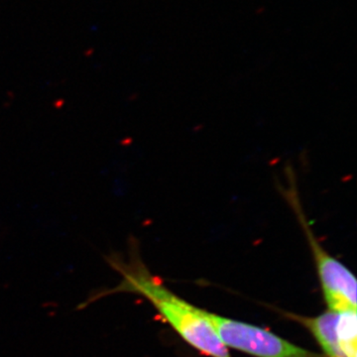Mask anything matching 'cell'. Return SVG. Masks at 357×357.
I'll use <instances>...</instances> for the list:
<instances>
[{
  "mask_svg": "<svg viewBox=\"0 0 357 357\" xmlns=\"http://www.w3.org/2000/svg\"><path fill=\"white\" fill-rule=\"evenodd\" d=\"M264 11V7H259V8H257V10H256V14H262Z\"/></svg>",
  "mask_w": 357,
  "mask_h": 357,
  "instance_id": "obj_6",
  "label": "cell"
},
{
  "mask_svg": "<svg viewBox=\"0 0 357 357\" xmlns=\"http://www.w3.org/2000/svg\"><path fill=\"white\" fill-rule=\"evenodd\" d=\"M285 173L287 185L279 183V191L287 202L289 206L292 208L306 236L328 311H356V276L349 268L331 255L319 243L316 234H314L311 223L307 220L306 211L303 208L293 167H286Z\"/></svg>",
  "mask_w": 357,
  "mask_h": 357,
  "instance_id": "obj_2",
  "label": "cell"
},
{
  "mask_svg": "<svg viewBox=\"0 0 357 357\" xmlns=\"http://www.w3.org/2000/svg\"><path fill=\"white\" fill-rule=\"evenodd\" d=\"M337 335L340 351L344 357H356V311L338 312Z\"/></svg>",
  "mask_w": 357,
  "mask_h": 357,
  "instance_id": "obj_5",
  "label": "cell"
},
{
  "mask_svg": "<svg viewBox=\"0 0 357 357\" xmlns=\"http://www.w3.org/2000/svg\"><path fill=\"white\" fill-rule=\"evenodd\" d=\"M139 246L138 239L130 236L128 258L119 252L103 256L105 262L121 275V280L114 288L91 295L81 307L114 294H137L149 301L162 318L197 351L211 357H231L215 328L204 318L201 307H195L167 288L143 261Z\"/></svg>",
  "mask_w": 357,
  "mask_h": 357,
  "instance_id": "obj_1",
  "label": "cell"
},
{
  "mask_svg": "<svg viewBox=\"0 0 357 357\" xmlns=\"http://www.w3.org/2000/svg\"><path fill=\"white\" fill-rule=\"evenodd\" d=\"M288 318L298 321L301 325L309 330L314 335L325 357H344L340 351L337 335L338 312L326 311L319 316L309 317L298 316V314H285Z\"/></svg>",
  "mask_w": 357,
  "mask_h": 357,
  "instance_id": "obj_4",
  "label": "cell"
},
{
  "mask_svg": "<svg viewBox=\"0 0 357 357\" xmlns=\"http://www.w3.org/2000/svg\"><path fill=\"white\" fill-rule=\"evenodd\" d=\"M202 312L227 349L230 347L255 357H325L259 326L225 318L204 309Z\"/></svg>",
  "mask_w": 357,
  "mask_h": 357,
  "instance_id": "obj_3",
  "label": "cell"
}]
</instances>
